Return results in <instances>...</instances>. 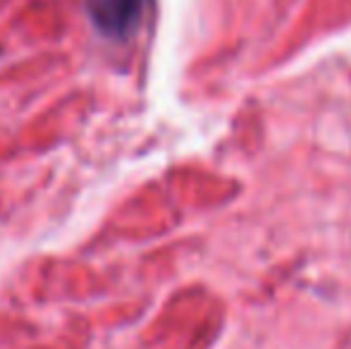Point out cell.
Listing matches in <instances>:
<instances>
[{"label":"cell","instance_id":"6da1fadb","mask_svg":"<svg viewBox=\"0 0 351 349\" xmlns=\"http://www.w3.org/2000/svg\"><path fill=\"white\" fill-rule=\"evenodd\" d=\"M153 0H86L93 29L103 38L127 43L139 34Z\"/></svg>","mask_w":351,"mask_h":349}]
</instances>
